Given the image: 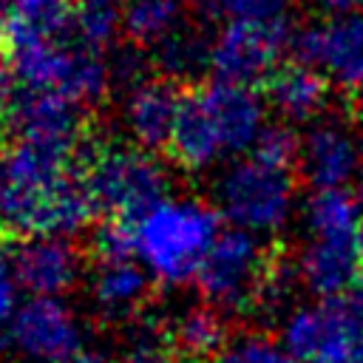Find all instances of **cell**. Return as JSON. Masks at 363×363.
Instances as JSON below:
<instances>
[{
	"mask_svg": "<svg viewBox=\"0 0 363 363\" xmlns=\"http://www.w3.org/2000/svg\"><path fill=\"white\" fill-rule=\"evenodd\" d=\"M184 28V0H128L122 6V31L139 48H159Z\"/></svg>",
	"mask_w": 363,
	"mask_h": 363,
	"instance_id": "obj_20",
	"label": "cell"
},
{
	"mask_svg": "<svg viewBox=\"0 0 363 363\" xmlns=\"http://www.w3.org/2000/svg\"><path fill=\"white\" fill-rule=\"evenodd\" d=\"M329 96V79L303 62H286L267 79L269 105L289 122L315 119Z\"/></svg>",
	"mask_w": 363,
	"mask_h": 363,
	"instance_id": "obj_18",
	"label": "cell"
},
{
	"mask_svg": "<svg viewBox=\"0 0 363 363\" xmlns=\"http://www.w3.org/2000/svg\"><path fill=\"white\" fill-rule=\"evenodd\" d=\"M11 343L40 363H71L82 354V326L62 298H28L11 320Z\"/></svg>",
	"mask_w": 363,
	"mask_h": 363,
	"instance_id": "obj_11",
	"label": "cell"
},
{
	"mask_svg": "<svg viewBox=\"0 0 363 363\" xmlns=\"http://www.w3.org/2000/svg\"><path fill=\"white\" fill-rule=\"evenodd\" d=\"M179 105L182 94L167 77H142L122 88L119 122L128 142L153 153L159 147H170Z\"/></svg>",
	"mask_w": 363,
	"mask_h": 363,
	"instance_id": "obj_13",
	"label": "cell"
},
{
	"mask_svg": "<svg viewBox=\"0 0 363 363\" xmlns=\"http://www.w3.org/2000/svg\"><path fill=\"white\" fill-rule=\"evenodd\" d=\"M150 284H153L150 275L133 255L96 258L91 275V298L105 318L122 320L136 315V309L147 298Z\"/></svg>",
	"mask_w": 363,
	"mask_h": 363,
	"instance_id": "obj_16",
	"label": "cell"
},
{
	"mask_svg": "<svg viewBox=\"0 0 363 363\" xmlns=\"http://www.w3.org/2000/svg\"><path fill=\"white\" fill-rule=\"evenodd\" d=\"M9 43V62L23 94L60 96L85 108L96 105L113 85V60H108V51L85 43L74 20L62 31L14 34Z\"/></svg>",
	"mask_w": 363,
	"mask_h": 363,
	"instance_id": "obj_3",
	"label": "cell"
},
{
	"mask_svg": "<svg viewBox=\"0 0 363 363\" xmlns=\"http://www.w3.org/2000/svg\"><path fill=\"white\" fill-rule=\"evenodd\" d=\"M363 343V295L298 306L281 332V346L295 363H352Z\"/></svg>",
	"mask_w": 363,
	"mask_h": 363,
	"instance_id": "obj_8",
	"label": "cell"
},
{
	"mask_svg": "<svg viewBox=\"0 0 363 363\" xmlns=\"http://www.w3.org/2000/svg\"><path fill=\"white\" fill-rule=\"evenodd\" d=\"M267 105L250 85L207 79L182 94L170 156L187 173L221 170L252 153L267 128Z\"/></svg>",
	"mask_w": 363,
	"mask_h": 363,
	"instance_id": "obj_2",
	"label": "cell"
},
{
	"mask_svg": "<svg viewBox=\"0 0 363 363\" xmlns=\"http://www.w3.org/2000/svg\"><path fill=\"white\" fill-rule=\"evenodd\" d=\"M275 264L278 258L261 235L227 227L218 233L213 250L207 252L196 275V286L204 295V303L224 315L258 312V301Z\"/></svg>",
	"mask_w": 363,
	"mask_h": 363,
	"instance_id": "obj_7",
	"label": "cell"
},
{
	"mask_svg": "<svg viewBox=\"0 0 363 363\" xmlns=\"http://www.w3.org/2000/svg\"><path fill=\"white\" fill-rule=\"evenodd\" d=\"M303 224L309 235H357L360 204L346 190H315L306 199Z\"/></svg>",
	"mask_w": 363,
	"mask_h": 363,
	"instance_id": "obj_21",
	"label": "cell"
},
{
	"mask_svg": "<svg viewBox=\"0 0 363 363\" xmlns=\"http://www.w3.org/2000/svg\"><path fill=\"white\" fill-rule=\"evenodd\" d=\"M354 199L363 210V159H360V167H357V176H354Z\"/></svg>",
	"mask_w": 363,
	"mask_h": 363,
	"instance_id": "obj_31",
	"label": "cell"
},
{
	"mask_svg": "<svg viewBox=\"0 0 363 363\" xmlns=\"http://www.w3.org/2000/svg\"><path fill=\"white\" fill-rule=\"evenodd\" d=\"M213 20H255L295 26V0H221Z\"/></svg>",
	"mask_w": 363,
	"mask_h": 363,
	"instance_id": "obj_24",
	"label": "cell"
},
{
	"mask_svg": "<svg viewBox=\"0 0 363 363\" xmlns=\"http://www.w3.org/2000/svg\"><path fill=\"white\" fill-rule=\"evenodd\" d=\"M74 28L85 43L108 51L116 31L122 28V9L102 0H82L74 9Z\"/></svg>",
	"mask_w": 363,
	"mask_h": 363,
	"instance_id": "obj_23",
	"label": "cell"
},
{
	"mask_svg": "<svg viewBox=\"0 0 363 363\" xmlns=\"http://www.w3.org/2000/svg\"><path fill=\"white\" fill-rule=\"evenodd\" d=\"M295 167L247 153L216 173L213 207L230 227L264 238L286 227L295 210Z\"/></svg>",
	"mask_w": 363,
	"mask_h": 363,
	"instance_id": "obj_5",
	"label": "cell"
},
{
	"mask_svg": "<svg viewBox=\"0 0 363 363\" xmlns=\"http://www.w3.org/2000/svg\"><path fill=\"white\" fill-rule=\"evenodd\" d=\"M79 147L17 136L0 150V230L26 235L82 233L96 204L88 193Z\"/></svg>",
	"mask_w": 363,
	"mask_h": 363,
	"instance_id": "obj_1",
	"label": "cell"
},
{
	"mask_svg": "<svg viewBox=\"0 0 363 363\" xmlns=\"http://www.w3.org/2000/svg\"><path fill=\"white\" fill-rule=\"evenodd\" d=\"M292 51L298 62L312 65L346 94H363V14L346 11L301 28Z\"/></svg>",
	"mask_w": 363,
	"mask_h": 363,
	"instance_id": "obj_10",
	"label": "cell"
},
{
	"mask_svg": "<svg viewBox=\"0 0 363 363\" xmlns=\"http://www.w3.org/2000/svg\"><path fill=\"white\" fill-rule=\"evenodd\" d=\"M17 88H20V85H17V77H14L11 62H6V60L0 57V128L14 119L17 99H20Z\"/></svg>",
	"mask_w": 363,
	"mask_h": 363,
	"instance_id": "obj_29",
	"label": "cell"
},
{
	"mask_svg": "<svg viewBox=\"0 0 363 363\" xmlns=\"http://www.w3.org/2000/svg\"><path fill=\"white\" fill-rule=\"evenodd\" d=\"M17 3H20V0H0V6H3V9H6V11H9V9H14V6H17Z\"/></svg>",
	"mask_w": 363,
	"mask_h": 363,
	"instance_id": "obj_35",
	"label": "cell"
},
{
	"mask_svg": "<svg viewBox=\"0 0 363 363\" xmlns=\"http://www.w3.org/2000/svg\"><path fill=\"white\" fill-rule=\"evenodd\" d=\"M213 363H295V360L286 354L281 343H275L267 335L252 332V335H241L230 340Z\"/></svg>",
	"mask_w": 363,
	"mask_h": 363,
	"instance_id": "obj_25",
	"label": "cell"
},
{
	"mask_svg": "<svg viewBox=\"0 0 363 363\" xmlns=\"http://www.w3.org/2000/svg\"><path fill=\"white\" fill-rule=\"evenodd\" d=\"M20 284L9 252H0V346L11 343V320L20 309Z\"/></svg>",
	"mask_w": 363,
	"mask_h": 363,
	"instance_id": "obj_27",
	"label": "cell"
},
{
	"mask_svg": "<svg viewBox=\"0 0 363 363\" xmlns=\"http://www.w3.org/2000/svg\"><path fill=\"white\" fill-rule=\"evenodd\" d=\"M82 108L60 99V96H45V94H23L17 99L14 111V125L17 136L23 139H37L48 145H65V147H79L82 145Z\"/></svg>",
	"mask_w": 363,
	"mask_h": 363,
	"instance_id": "obj_17",
	"label": "cell"
},
{
	"mask_svg": "<svg viewBox=\"0 0 363 363\" xmlns=\"http://www.w3.org/2000/svg\"><path fill=\"white\" fill-rule=\"evenodd\" d=\"M82 176L99 213L111 221H136L170 196V170L153 150L133 142H108L85 153Z\"/></svg>",
	"mask_w": 363,
	"mask_h": 363,
	"instance_id": "obj_6",
	"label": "cell"
},
{
	"mask_svg": "<svg viewBox=\"0 0 363 363\" xmlns=\"http://www.w3.org/2000/svg\"><path fill=\"white\" fill-rule=\"evenodd\" d=\"M252 153L267 159V162H275V164H284V167H295L298 164V153H301V139L286 125H267L264 133L258 136Z\"/></svg>",
	"mask_w": 363,
	"mask_h": 363,
	"instance_id": "obj_26",
	"label": "cell"
},
{
	"mask_svg": "<svg viewBox=\"0 0 363 363\" xmlns=\"http://www.w3.org/2000/svg\"><path fill=\"white\" fill-rule=\"evenodd\" d=\"M329 9H337V11H352L357 6H363V0H323Z\"/></svg>",
	"mask_w": 363,
	"mask_h": 363,
	"instance_id": "obj_30",
	"label": "cell"
},
{
	"mask_svg": "<svg viewBox=\"0 0 363 363\" xmlns=\"http://www.w3.org/2000/svg\"><path fill=\"white\" fill-rule=\"evenodd\" d=\"M295 26L255 23V20H218L210 37V71L216 79L235 85L267 82L284 62L286 48L295 43Z\"/></svg>",
	"mask_w": 363,
	"mask_h": 363,
	"instance_id": "obj_9",
	"label": "cell"
},
{
	"mask_svg": "<svg viewBox=\"0 0 363 363\" xmlns=\"http://www.w3.org/2000/svg\"><path fill=\"white\" fill-rule=\"evenodd\" d=\"M102 3H111V6H119V9H122L128 0H102Z\"/></svg>",
	"mask_w": 363,
	"mask_h": 363,
	"instance_id": "obj_36",
	"label": "cell"
},
{
	"mask_svg": "<svg viewBox=\"0 0 363 363\" xmlns=\"http://www.w3.org/2000/svg\"><path fill=\"white\" fill-rule=\"evenodd\" d=\"M357 252H360V267H363V224H360V233H357Z\"/></svg>",
	"mask_w": 363,
	"mask_h": 363,
	"instance_id": "obj_34",
	"label": "cell"
},
{
	"mask_svg": "<svg viewBox=\"0 0 363 363\" xmlns=\"http://www.w3.org/2000/svg\"><path fill=\"white\" fill-rule=\"evenodd\" d=\"M3 31H9V11L0 6V34H3Z\"/></svg>",
	"mask_w": 363,
	"mask_h": 363,
	"instance_id": "obj_33",
	"label": "cell"
},
{
	"mask_svg": "<svg viewBox=\"0 0 363 363\" xmlns=\"http://www.w3.org/2000/svg\"><path fill=\"white\" fill-rule=\"evenodd\" d=\"M122 363H179V357L170 349L167 337H159L153 332H145L133 340V346L125 352Z\"/></svg>",
	"mask_w": 363,
	"mask_h": 363,
	"instance_id": "obj_28",
	"label": "cell"
},
{
	"mask_svg": "<svg viewBox=\"0 0 363 363\" xmlns=\"http://www.w3.org/2000/svg\"><path fill=\"white\" fill-rule=\"evenodd\" d=\"M153 51H156V65L162 68L164 77H187L201 68H210V37L204 40L190 26L176 31Z\"/></svg>",
	"mask_w": 363,
	"mask_h": 363,
	"instance_id": "obj_22",
	"label": "cell"
},
{
	"mask_svg": "<svg viewBox=\"0 0 363 363\" xmlns=\"http://www.w3.org/2000/svg\"><path fill=\"white\" fill-rule=\"evenodd\" d=\"M167 340L182 363H213L227 340V315L210 303L187 306L167 329Z\"/></svg>",
	"mask_w": 363,
	"mask_h": 363,
	"instance_id": "obj_19",
	"label": "cell"
},
{
	"mask_svg": "<svg viewBox=\"0 0 363 363\" xmlns=\"http://www.w3.org/2000/svg\"><path fill=\"white\" fill-rule=\"evenodd\" d=\"M298 281L318 298H346L363 281L357 235H309L298 261Z\"/></svg>",
	"mask_w": 363,
	"mask_h": 363,
	"instance_id": "obj_15",
	"label": "cell"
},
{
	"mask_svg": "<svg viewBox=\"0 0 363 363\" xmlns=\"http://www.w3.org/2000/svg\"><path fill=\"white\" fill-rule=\"evenodd\" d=\"M9 258L28 298H60L82 275V255L62 235H26L11 247Z\"/></svg>",
	"mask_w": 363,
	"mask_h": 363,
	"instance_id": "obj_12",
	"label": "cell"
},
{
	"mask_svg": "<svg viewBox=\"0 0 363 363\" xmlns=\"http://www.w3.org/2000/svg\"><path fill=\"white\" fill-rule=\"evenodd\" d=\"M360 159L363 145H357L354 133L337 119H320L301 139L298 173L312 190H343V184L354 182Z\"/></svg>",
	"mask_w": 363,
	"mask_h": 363,
	"instance_id": "obj_14",
	"label": "cell"
},
{
	"mask_svg": "<svg viewBox=\"0 0 363 363\" xmlns=\"http://www.w3.org/2000/svg\"><path fill=\"white\" fill-rule=\"evenodd\" d=\"M218 210L193 196H167L130 221L133 258L153 284L182 286L196 281L221 227Z\"/></svg>",
	"mask_w": 363,
	"mask_h": 363,
	"instance_id": "obj_4",
	"label": "cell"
},
{
	"mask_svg": "<svg viewBox=\"0 0 363 363\" xmlns=\"http://www.w3.org/2000/svg\"><path fill=\"white\" fill-rule=\"evenodd\" d=\"M71 363H102V360H99L96 354H85V352H82V354H77Z\"/></svg>",
	"mask_w": 363,
	"mask_h": 363,
	"instance_id": "obj_32",
	"label": "cell"
}]
</instances>
